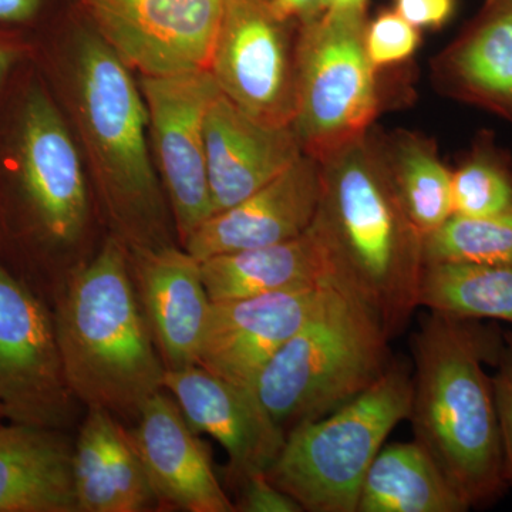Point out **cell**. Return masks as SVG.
Wrapping results in <instances>:
<instances>
[{
    "instance_id": "obj_1",
    "label": "cell",
    "mask_w": 512,
    "mask_h": 512,
    "mask_svg": "<svg viewBox=\"0 0 512 512\" xmlns=\"http://www.w3.org/2000/svg\"><path fill=\"white\" fill-rule=\"evenodd\" d=\"M39 32L59 45L50 60L64 116L79 138L116 237L127 249L168 242V211L148 147V114L133 70L72 6Z\"/></svg>"
},
{
    "instance_id": "obj_2",
    "label": "cell",
    "mask_w": 512,
    "mask_h": 512,
    "mask_svg": "<svg viewBox=\"0 0 512 512\" xmlns=\"http://www.w3.org/2000/svg\"><path fill=\"white\" fill-rule=\"evenodd\" d=\"M319 163V204L309 228L333 281L365 302L396 338L420 308L424 237L404 211L375 138L366 133Z\"/></svg>"
},
{
    "instance_id": "obj_3",
    "label": "cell",
    "mask_w": 512,
    "mask_h": 512,
    "mask_svg": "<svg viewBox=\"0 0 512 512\" xmlns=\"http://www.w3.org/2000/svg\"><path fill=\"white\" fill-rule=\"evenodd\" d=\"M503 332L478 319L429 311L413 333L414 440L433 456L470 508L507 491L495 407L494 366Z\"/></svg>"
},
{
    "instance_id": "obj_4",
    "label": "cell",
    "mask_w": 512,
    "mask_h": 512,
    "mask_svg": "<svg viewBox=\"0 0 512 512\" xmlns=\"http://www.w3.org/2000/svg\"><path fill=\"white\" fill-rule=\"evenodd\" d=\"M64 376L74 399L121 417H137L164 389L165 366L140 299L126 245L107 239L74 272L55 318Z\"/></svg>"
},
{
    "instance_id": "obj_5",
    "label": "cell",
    "mask_w": 512,
    "mask_h": 512,
    "mask_svg": "<svg viewBox=\"0 0 512 512\" xmlns=\"http://www.w3.org/2000/svg\"><path fill=\"white\" fill-rule=\"evenodd\" d=\"M390 340L376 313L335 282L265 367L255 392L285 431L320 419L384 375L393 362Z\"/></svg>"
},
{
    "instance_id": "obj_6",
    "label": "cell",
    "mask_w": 512,
    "mask_h": 512,
    "mask_svg": "<svg viewBox=\"0 0 512 512\" xmlns=\"http://www.w3.org/2000/svg\"><path fill=\"white\" fill-rule=\"evenodd\" d=\"M413 379L393 360L365 392L320 419L286 431L269 480L309 512H356L370 464L397 424L409 419Z\"/></svg>"
},
{
    "instance_id": "obj_7",
    "label": "cell",
    "mask_w": 512,
    "mask_h": 512,
    "mask_svg": "<svg viewBox=\"0 0 512 512\" xmlns=\"http://www.w3.org/2000/svg\"><path fill=\"white\" fill-rule=\"evenodd\" d=\"M366 12H332L298 26L292 127L316 160L365 136L380 99L365 47Z\"/></svg>"
},
{
    "instance_id": "obj_8",
    "label": "cell",
    "mask_w": 512,
    "mask_h": 512,
    "mask_svg": "<svg viewBox=\"0 0 512 512\" xmlns=\"http://www.w3.org/2000/svg\"><path fill=\"white\" fill-rule=\"evenodd\" d=\"M3 143V163L40 232L73 244L89 221L79 143L52 90L32 76L23 86Z\"/></svg>"
},
{
    "instance_id": "obj_9",
    "label": "cell",
    "mask_w": 512,
    "mask_h": 512,
    "mask_svg": "<svg viewBox=\"0 0 512 512\" xmlns=\"http://www.w3.org/2000/svg\"><path fill=\"white\" fill-rule=\"evenodd\" d=\"M154 165L181 244L212 217L205 117L220 94L210 70L141 77Z\"/></svg>"
},
{
    "instance_id": "obj_10",
    "label": "cell",
    "mask_w": 512,
    "mask_h": 512,
    "mask_svg": "<svg viewBox=\"0 0 512 512\" xmlns=\"http://www.w3.org/2000/svg\"><path fill=\"white\" fill-rule=\"evenodd\" d=\"M295 25L272 0H224L210 72L232 103L256 119L292 124Z\"/></svg>"
},
{
    "instance_id": "obj_11",
    "label": "cell",
    "mask_w": 512,
    "mask_h": 512,
    "mask_svg": "<svg viewBox=\"0 0 512 512\" xmlns=\"http://www.w3.org/2000/svg\"><path fill=\"white\" fill-rule=\"evenodd\" d=\"M77 6L141 77L210 69L224 0H77Z\"/></svg>"
},
{
    "instance_id": "obj_12",
    "label": "cell",
    "mask_w": 512,
    "mask_h": 512,
    "mask_svg": "<svg viewBox=\"0 0 512 512\" xmlns=\"http://www.w3.org/2000/svg\"><path fill=\"white\" fill-rule=\"evenodd\" d=\"M73 399L55 320L0 264V414L12 423L57 429L69 419Z\"/></svg>"
},
{
    "instance_id": "obj_13",
    "label": "cell",
    "mask_w": 512,
    "mask_h": 512,
    "mask_svg": "<svg viewBox=\"0 0 512 512\" xmlns=\"http://www.w3.org/2000/svg\"><path fill=\"white\" fill-rule=\"evenodd\" d=\"M333 284L328 281L238 301L212 302L198 366L255 390L265 367L318 311Z\"/></svg>"
},
{
    "instance_id": "obj_14",
    "label": "cell",
    "mask_w": 512,
    "mask_h": 512,
    "mask_svg": "<svg viewBox=\"0 0 512 512\" xmlns=\"http://www.w3.org/2000/svg\"><path fill=\"white\" fill-rule=\"evenodd\" d=\"M163 386L192 430L208 434L224 447L231 476L239 483L274 466L286 431L272 419L255 390L227 382L198 365L165 370Z\"/></svg>"
},
{
    "instance_id": "obj_15",
    "label": "cell",
    "mask_w": 512,
    "mask_h": 512,
    "mask_svg": "<svg viewBox=\"0 0 512 512\" xmlns=\"http://www.w3.org/2000/svg\"><path fill=\"white\" fill-rule=\"evenodd\" d=\"M205 153L212 215L251 197L305 154L292 124L256 119L222 93L205 117Z\"/></svg>"
},
{
    "instance_id": "obj_16",
    "label": "cell",
    "mask_w": 512,
    "mask_h": 512,
    "mask_svg": "<svg viewBox=\"0 0 512 512\" xmlns=\"http://www.w3.org/2000/svg\"><path fill=\"white\" fill-rule=\"evenodd\" d=\"M319 195V160L302 154L251 197L208 218L183 248L202 262L212 256L289 241L311 227Z\"/></svg>"
},
{
    "instance_id": "obj_17",
    "label": "cell",
    "mask_w": 512,
    "mask_h": 512,
    "mask_svg": "<svg viewBox=\"0 0 512 512\" xmlns=\"http://www.w3.org/2000/svg\"><path fill=\"white\" fill-rule=\"evenodd\" d=\"M128 431L157 500L188 512H232L210 454L174 397L158 392L141 407Z\"/></svg>"
},
{
    "instance_id": "obj_18",
    "label": "cell",
    "mask_w": 512,
    "mask_h": 512,
    "mask_svg": "<svg viewBox=\"0 0 512 512\" xmlns=\"http://www.w3.org/2000/svg\"><path fill=\"white\" fill-rule=\"evenodd\" d=\"M127 251L141 308L165 369L198 365L212 305L201 262L174 245Z\"/></svg>"
},
{
    "instance_id": "obj_19",
    "label": "cell",
    "mask_w": 512,
    "mask_h": 512,
    "mask_svg": "<svg viewBox=\"0 0 512 512\" xmlns=\"http://www.w3.org/2000/svg\"><path fill=\"white\" fill-rule=\"evenodd\" d=\"M79 512H140L157 500L128 431L92 407L73 448Z\"/></svg>"
},
{
    "instance_id": "obj_20",
    "label": "cell",
    "mask_w": 512,
    "mask_h": 512,
    "mask_svg": "<svg viewBox=\"0 0 512 512\" xmlns=\"http://www.w3.org/2000/svg\"><path fill=\"white\" fill-rule=\"evenodd\" d=\"M73 444L56 429H0V512H79Z\"/></svg>"
},
{
    "instance_id": "obj_21",
    "label": "cell",
    "mask_w": 512,
    "mask_h": 512,
    "mask_svg": "<svg viewBox=\"0 0 512 512\" xmlns=\"http://www.w3.org/2000/svg\"><path fill=\"white\" fill-rule=\"evenodd\" d=\"M201 274L211 302L333 281L325 251L311 228L279 244L212 256L201 262Z\"/></svg>"
},
{
    "instance_id": "obj_22",
    "label": "cell",
    "mask_w": 512,
    "mask_h": 512,
    "mask_svg": "<svg viewBox=\"0 0 512 512\" xmlns=\"http://www.w3.org/2000/svg\"><path fill=\"white\" fill-rule=\"evenodd\" d=\"M444 70L458 97L512 124V0H485Z\"/></svg>"
},
{
    "instance_id": "obj_23",
    "label": "cell",
    "mask_w": 512,
    "mask_h": 512,
    "mask_svg": "<svg viewBox=\"0 0 512 512\" xmlns=\"http://www.w3.org/2000/svg\"><path fill=\"white\" fill-rule=\"evenodd\" d=\"M470 505L419 441L384 444L370 464L356 512H466Z\"/></svg>"
},
{
    "instance_id": "obj_24",
    "label": "cell",
    "mask_w": 512,
    "mask_h": 512,
    "mask_svg": "<svg viewBox=\"0 0 512 512\" xmlns=\"http://www.w3.org/2000/svg\"><path fill=\"white\" fill-rule=\"evenodd\" d=\"M404 211L423 237L453 215L451 173L433 141L413 133H397L380 143Z\"/></svg>"
},
{
    "instance_id": "obj_25",
    "label": "cell",
    "mask_w": 512,
    "mask_h": 512,
    "mask_svg": "<svg viewBox=\"0 0 512 512\" xmlns=\"http://www.w3.org/2000/svg\"><path fill=\"white\" fill-rule=\"evenodd\" d=\"M419 305L460 318L512 323V266L429 262Z\"/></svg>"
},
{
    "instance_id": "obj_26",
    "label": "cell",
    "mask_w": 512,
    "mask_h": 512,
    "mask_svg": "<svg viewBox=\"0 0 512 512\" xmlns=\"http://www.w3.org/2000/svg\"><path fill=\"white\" fill-rule=\"evenodd\" d=\"M424 262L512 266V208L490 217L451 215L424 237Z\"/></svg>"
},
{
    "instance_id": "obj_27",
    "label": "cell",
    "mask_w": 512,
    "mask_h": 512,
    "mask_svg": "<svg viewBox=\"0 0 512 512\" xmlns=\"http://www.w3.org/2000/svg\"><path fill=\"white\" fill-rule=\"evenodd\" d=\"M453 214L490 217L512 208V167L490 140L474 147L451 173Z\"/></svg>"
},
{
    "instance_id": "obj_28",
    "label": "cell",
    "mask_w": 512,
    "mask_h": 512,
    "mask_svg": "<svg viewBox=\"0 0 512 512\" xmlns=\"http://www.w3.org/2000/svg\"><path fill=\"white\" fill-rule=\"evenodd\" d=\"M419 45V29L394 10H386L372 22H367L366 53L376 70L406 62L416 53Z\"/></svg>"
},
{
    "instance_id": "obj_29",
    "label": "cell",
    "mask_w": 512,
    "mask_h": 512,
    "mask_svg": "<svg viewBox=\"0 0 512 512\" xmlns=\"http://www.w3.org/2000/svg\"><path fill=\"white\" fill-rule=\"evenodd\" d=\"M493 379L495 407L503 448L504 474L512 488V332H503V346L495 362Z\"/></svg>"
},
{
    "instance_id": "obj_30",
    "label": "cell",
    "mask_w": 512,
    "mask_h": 512,
    "mask_svg": "<svg viewBox=\"0 0 512 512\" xmlns=\"http://www.w3.org/2000/svg\"><path fill=\"white\" fill-rule=\"evenodd\" d=\"M74 0H0V23L37 32L59 18Z\"/></svg>"
},
{
    "instance_id": "obj_31",
    "label": "cell",
    "mask_w": 512,
    "mask_h": 512,
    "mask_svg": "<svg viewBox=\"0 0 512 512\" xmlns=\"http://www.w3.org/2000/svg\"><path fill=\"white\" fill-rule=\"evenodd\" d=\"M241 501L235 510L244 512H302L295 500L276 487L266 473L251 474L241 481Z\"/></svg>"
},
{
    "instance_id": "obj_32",
    "label": "cell",
    "mask_w": 512,
    "mask_h": 512,
    "mask_svg": "<svg viewBox=\"0 0 512 512\" xmlns=\"http://www.w3.org/2000/svg\"><path fill=\"white\" fill-rule=\"evenodd\" d=\"M33 33L0 23V93L12 74L35 57L36 37Z\"/></svg>"
},
{
    "instance_id": "obj_33",
    "label": "cell",
    "mask_w": 512,
    "mask_h": 512,
    "mask_svg": "<svg viewBox=\"0 0 512 512\" xmlns=\"http://www.w3.org/2000/svg\"><path fill=\"white\" fill-rule=\"evenodd\" d=\"M456 9V0H394V12L417 29L446 25Z\"/></svg>"
},
{
    "instance_id": "obj_34",
    "label": "cell",
    "mask_w": 512,
    "mask_h": 512,
    "mask_svg": "<svg viewBox=\"0 0 512 512\" xmlns=\"http://www.w3.org/2000/svg\"><path fill=\"white\" fill-rule=\"evenodd\" d=\"M281 18L301 26L326 12V0H272Z\"/></svg>"
},
{
    "instance_id": "obj_35",
    "label": "cell",
    "mask_w": 512,
    "mask_h": 512,
    "mask_svg": "<svg viewBox=\"0 0 512 512\" xmlns=\"http://www.w3.org/2000/svg\"><path fill=\"white\" fill-rule=\"evenodd\" d=\"M367 0H326V10L332 12H366Z\"/></svg>"
}]
</instances>
